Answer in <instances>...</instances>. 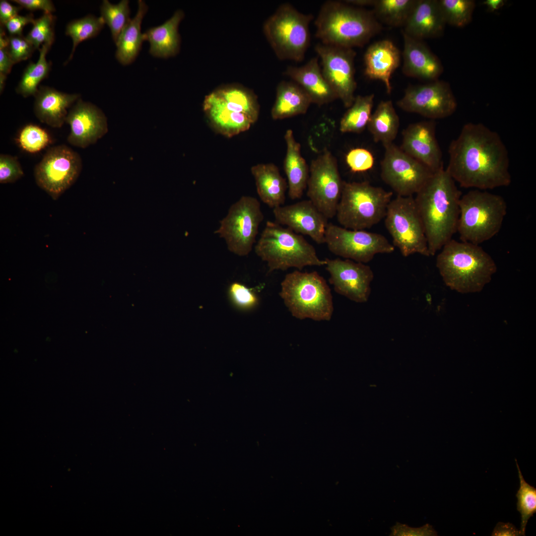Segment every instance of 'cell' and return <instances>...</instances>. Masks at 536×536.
<instances>
[{
  "label": "cell",
  "instance_id": "obj_33",
  "mask_svg": "<svg viewBox=\"0 0 536 536\" xmlns=\"http://www.w3.org/2000/svg\"><path fill=\"white\" fill-rule=\"evenodd\" d=\"M400 126L399 117L391 100L381 101L372 113L367 128L376 142L393 143Z\"/></svg>",
  "mask_w": 536,
  "mask_h": 536
},
{
  "label": "cell",
  "instance_id": "obj_8",
  "mask_svg": "<svg viewBox=\"0 0 536 536\" xmlns=\"http://www.w3.org/2000/svg\"><path fill=\"white\" fill-rule=\"evenodd\" d=\"M393 193L366 181H343L335 213L341 226L365 230L385 218Z\"/></svg>",
  "mask_w": 536,
  "mask_h": 536
},
{
  "label": "cell",
  "instance_id": "obj_19",
  "mask_svg": "<svg viewBox=\"0 0 536 536\" xmlns=\"http://www.w3.org/2000/svg\"><path fill=\"white\" fill-rule=\"evenodd\" d=\"M434 120L408 126L402 132L400 148L434 173L444 168L442 153L436 136Z\"/></svg>",
  "mask_w": 536,
  "mask_h": 536
},
{
  "label": "cell",
  "instance_id": "obj_43",
  "mask_svg": "<svg viewBox=\"0 0 536 536\" xmlns=\"http://www.w3.org/2000/svg\"><path fill=\"white\" fill-rule=\"evenodd\" d=\"M55 19L52 13H44L41 17L35 19L31 30L25 38L35 49L39 50L40 46L44 44L51 46L53 44Z\"/></svg>",
  "mask_w": 536,
  "mask_h": 536
},
{
  "label": "cell",
  "instance_id": "obj_1",
  "mask_svg": "<svg viewBox=\"0 0 536 536\" xmlns=\"http://www.w3.org/2000/svg\"><path fill=\"white\" fill-rule=\"evenodd\" d=\"M448 153L446 170L461 187L486 191L512 182L506 146L499 134L482 123L465 124Z\"/></svg>",
  "mask_w": 536,
  "mask_h": 536
},
{
  "label": "cell",
  "instance_id": "obj_40",
  "mask_svg": "<svg viewBox=\"0 0 536 536\" xmlns=\"http://www.w3.org/2000/svg\"><path fill=\"white\" fill-rule=\"evenodd\" d=\"M446 24L463 27L472 19L475 3L473 0H438Z\"/></svg>",
  "mask_w": 536,
  "mask_h": 536
},
{
  "label": "cell",
  "instance_id": "obj_9",
  "mask_svg": "<svg viewBox=\"0 0 536 536\" xmlns=\"http://www.w3.org/2000/svg\"><path fill=\"white\" fill-rule=\"evenodd\" d=\"M313 18L285 3L267 19L264 33L278 59L296 62L304 60L310 44L309 24Z\"/></svg>",
  "mask_w": 536,
  "mask_h": 536
},
{
  "label": "cell",
  "instance_id": "obj_26",
  "mask_svg": "<svg viewBox=\"0 0 536 536\" xmlns=\"http://www.w3.org/2000/svg\"><path fill=\"white\" fill-rule=\"evenodd\" d=\"M284 73L303 88L312 103L322 106L338 99L323 75L317 57L301 67L289 66Z\"/></svg>",
  "mask_w": 536,
  "mask_h": 536
},
{
  "label": "cell",
  "instance_id": "obj_30",
  "mask_svg": "<svg viewBox=\"0 0 536 536\" xmlns=\"http://www.w3.org/2000/svg\"><path fill=\"white\" fill-rule=\"evenodd\" d=\"M184 16L182 10H176L162 24L150 28L143 34L150 44L149 53L155 57L167 58L175 56L180 49L179 25Z\"/></svg>",
  "mask_w": 536,
  "mask_h": 536
},
{
  "label": "cell",
  "instance_id": "obj_14",
  "mask_svg": "<svg viewBox=\"0 0 536 536\" xmlns=\"http://www.w3.org/2000/svg\"><path fill=\"white\" fill-rule=\"evenodd\" d=\"M381 177L397 196L416 194L434 174L427 166L392 143L384 146Z\"/></svg>",
  "mask_w": 536,
  "mask_h": 536
},
{
  "label": "cell",
  "instance_id": "obj_37",
  "mask_svg": "<svg viewBox=\"0 0 536 536\" xmlns=\"http://www.w3.org/2000/svg\"><path fill=\"white\" fill-rule=\"evenodd\" d=\"M416 0H375L373 12L378 20L391 26H403Z\"/></svg>",
  "mask_w": 536,
  "mask_h": 536
},
{
  "label": "cell",
  "instance_id": "obj_28",
  "mask_svg": "<svg viewBox=\"0 0 536 536\" xmlns=\"http://www.w3.org/2000/svg\"><path fill=\"white\" fill-rule=\"evenodd\" d=\"M251 172L263 202L273 209L283 205L288 184L278 168L273 163H260L253 166Z\"/></svg>",
  "mask_w": 536,
  "mask_h": 536
},
{
  "label": "cell",
  "instance_id": "obj_38",
  "mask_svg": "<svg viewBox=\"0 0 536 536\" xmlns=\"http://www.w3.org/2000/svg\"><path fill=\"white\" fill-rule=\"evenodd\" d=\"M103 18L88 14L81 18L69 22L66 26L65 34L70 37L72 41L71 52L67 62L72 58L78 45L83 41L96 37L103 28Z\"/></svg>",
  "mask_w": 536,
  "mask_h": 536
},
{
  "label": "cell",
  "instance_id": "obj_27",
  "mask_svg": "<svg viewBox=\"0 0 536 536\" xmlns=\"http://www.w3.org/2000/svg\"><path fill=\"white\" fill-rule=\"evenodd\" d=\"M202 107L211 128L227 137L248 130L253 124L245 114L228 109L213 91L205 96Z\"/></svg>",
  "mask_w": 536,
  "mask_h": 536
},
{
  "label": "cell",
  "instance_id": "obj_42",
  "mask_svg": "<svg viewBox=\"0 0 536 536\" xmlns=\"http://www.w3.org/2000/svg\"><path fill=\"white\" fill-rule=\"evenodd\" d=\"M48 132L36 125L28 124L19 131L17 137L19 146L25 151L35 153L46 147L51 143Z\"/></svg>",
  "mask_w": 536,
  "mask_h": 536
},
{
  "label": "cell",
  "instance_id": "obj_54",
  "mask_svg": "<svg viewBox=\"0 0 536 536\" xmlns=\"http://www.w3.org/2000/svg\"><path fill=\"white\" fill-rule=\"evenodd\" d=\"M504 0H485L483 4L486 5L490 12H493L501 8L505 3Z\"/></svg>",
  "mask_w": 536,
  "mask_h": 536
},
{
  "label": "cell",
  "instance_id": "obj_49",
  "mask_svg": "<svg viewBox=\"0 0 536 536\" xmlns=\"http://www.w3.org/2000/svg\"><path fill=\"white\" fill-rule=\"evenodd\" d=\"M391 536H436L437 532L432 526L426 524L419 528H412L399 522L391 528Z\"/></svg>",
  "mask_w": 536,
  "mask_h": 536
},
{
  "label": "cell",
  "instance_id": "obj_5",
  "mask_svg": "<svg viewBox=\"0 0 536 536\" xmlns=\"http://www.w3.org/2000/svg\"><path fill=\"white\" fill-rule=\"evenodd\" d=\"M256 255L267 263L268 272L307 266H325L315 247L303 235L276 222L267 221L254 246Z\"/></svg>",
  "mask_w": 536,
  "mask_h": 536
},
{
  "label": "cell",
  "instance_id": "obj_44",
  "mask_svg": "<svg viewBox=\"0 0 536 536\" xmlns=\"http://www.w3.org/2000/svg\"><path fill=\"white\" fill-rule=\"evenodd\" d=\"M228 292L231 301L239 309L249 310L258 305L259 299L254 290L242 283H232Z\"/></svg>",
  "mask_w": 536,
  "mask_h": 536
},
{
  "label": "cell",
  "instance_id": "obj_20",
  "mask_svg": "<svg viewBox=\"0 0 536 536\" xmlns=\"http://www.w3.org/2000/svg\"><path fill=\"white\" fill-rule=\"evenodd\" d=\"M273 214L277 223L296 233L309 236L317 244L325 243L328 219L310 200L275 207Z\"/></svg>",
  "mask_w": 536,
  "mask_h": 536
},
{
  "label": "cell",
  "instance_id": "obj_31",
  "mask_svg": "<svg viewBox=\"0 0 536 536\" xmlns=\"http://www.w3.org/2000/svg\"><path fill=\"white\" fill-rule=\"evenodd\" d=\"M312 101L306 92L294 82L281 81L271 110L273 120H282L306 113Z\"/></svg>",
  "mask_w": 536,
  "mask_h": 536
},
{
  "label": "cell",
  "instance_id": "obj_16",
  "mask_svg": "<svg viewBox=\"0 0 536 536\" xmlns=\"http://www.w3.org/2000/svg\"><path fill=\"white\" fill-rule=\"evenodd\" d=\"M396 104L405 112L416 113L431 120L447 118L457 108V100L450 84L438 79L408 86Z\"/></svg>",
  "mask_w": 536,
  "mask_h": 536
},
{
  "label": "cell",
  "instance_id": "obj_4",
  "mask_svg": "<svg viewBox=\"0 0 536 536\" xmlns=\"http://www.w3.org/2000/svg\"><path fill=\"white\" fill-rule=\"evenodd\" d=\"M315 25L322 43L349 48L363 46L382 29L373 11L335 0L323 4Z\"/></svg>",
  "mask_w": 536,
  "mask_h": 536
},
{
  "label": "cell",
  "instance_id": "obj_6",
  "mask_svg": "<svg viewBox=\"0 0 536 536\" xmlns=\"http://www.w3.org/2000/svg\"><path fill=\"white\" fill-rule=\"evenodd\" d=\"M279 295L292 316L298 319L330 321L334 312L333 296L326 280L316 271L295 270L281 283Z\"/></svg>",
  "mask_w": 536,
  "mask_h": 536
},
{
  "label": "cell",
  "instance_id": "obj_50",
  "mask_svg": "<svg viewBox=\"0 0 536 536\" xmlns=\"http://www.w3.org/2000/svg\"><path fill=\"white\" fill-rule=\"evenodd\" d=\"M32 13L26 15H17L14 17L4 25V27L8 32L9 36H21L24 27L28 24H33L35 21Z\"/></svg>",
  "mask_w": 536,
  "mask_h": 536
},
{
  "label": "cell",
  "instance_id": "obj_52",
  "mask_svg": "<svg viewBox=\"0 0 536 536\" xmlns=\"http://www.w3.org/2000/svg\"><path fill=\"white\" fill-rule=\"evenodd\" d=\"M22 8L19 5L14 6L5 0L0 1V25H4L11 19L18 15L19 11Z\"/></svg>",
  "mask_w": 536,
  "mask_h": 536
},
{
  "label": "cell",
  "instance_id": "obj_24",
  "mask_svg": "<svg viewBox=\"0 0 536 536\" xmlns=\"http://www.w3.org/2000/svg\"><path fill=\"white\" fill-rule=\"evenodd\" d=\"M33 111L41 122L53 128L66 123L68 109L80 98L78 93H67L47 86H39L34 96Z\"/></svg>",
  "mask_w": 536,
  "mask_h": 536
},
{
  "label": "cell",
  "instance_id": "obj_2",
  "mask_svg": "<svg viewBox=\"0 0 536 536\" xmlns=\"http://www.w3.org/2000/svg\"><path fill=\"white\" fill-rule=\"evenodd\" d=\"M444 168L434 173L415 194L430 256H434L457 232L461 192Z\"/></svg>",
  "mask_w": 536,
  "mask_h": 536
},
{
  "label": "cell",
  "instance_id": "obj_12",
  "mask_svg": "<svg viewBox=\"0 0 536 536\" xmlns=\"http://www.w3.org/2000/svg\"><path fill=\"white\" fill-rule=\"evenodd\" d=\"M82 169L79 154L66 145L50 148L34 169L37 186L58 199L76 181Z\"/></svg>",
  "mask_w": 536,
  "mask_h": 536
},
{
  "label": "cell",
  "instance_id": "obj_18",
  "mask_svg": "<svg viewBox=\"0 0 536 536\" xmlns=\"http://www.w3.org/2000/svg\"><path fill=\"white\" fill-rule=\"evenodd\" d=\"M325 260L330 274L329 282L337 293L357 303L368 301L374 278L369 266L349 259Z\"/></svg>",
  "mask_w": 536,
  "mask_h": 536
},
{
  "label": "cell",
  "instance_id": "obj_23",
  "mask_svg": "<svg viewBox=\"0 0 536 536\" xmlns=\"http://www.w3.org/2000/svg\"><path fill=\"white\" fill-rule=\"evenodd\" d=\"M399 50L389 40L377 41L367 49L364 56V74L384 84L388 94L392 90L391 79L400 64Z\"/></svg>",
  "mask_w": 536,
  "mask_h": 536
},
{
  "label": "cell",
  "instance_id": "obj_53",
  "mask_svg": "<svg viewBox=\"0 0 536 536\" xmlns=\"http://www.w3.org/2000/svg\"><path fill=\"white\" fill-rule=\"evenodd\" d=\"M491 536H521L520 531L510 523L498 522L496 525Z\"/></svg>",
  "mask_w": 536,
  "mask_h": 536
},
{
  "label": "cell",
  "instance_id": "obj_41",
  "mask_svg": "<svg viewBox=\"0 0 536 536\" xmlns=\"http://www.w3.org/2000/svg\"><path fill=\"white\" fill-rule=\"evenodd\" d=\"M520 480V487L516 495L517 498V509L521 514V536H525L527 524L529 519L536 513V488L525 480L515 459Z\"/></svg>",
  "mask_w": 536,
  "mask_h": 536
},
{
  "label": "cell",
  "instance_id": "obj_32",
  "mask_svg": "<svg viewBox=\"0 0 536 536\" xmlns=\"http://www.w3.org/2000/svg\"><path fill=\"white\" fill-rule=\"evenodd\" d=\"M137 3L135 15L131 19L116 43V58L123 65H129L134 61L144 41L143 34L141 32V24L148 7L142 0H138Z\"/></svg>",
  "mask_w": 536,
  "mask_h": 536
},
{
  "label": "cell",
  "instance_id": "obj_36",
  "mask_svg": "<svg viewBox=\"0 0 536 536\" xmlns=\"http://www.w3.org/2000/svg\"><path fill=\"white\" fill-rule=\"evenodd\" d=\"M374 94L357 95L342 116L339 130L343 133H360L367 126L372 114Z\"/></svg>",
  "mask_w": 536,
  "mask_h": 536
},
{
  "label": "cell",
  "instance_id": "obj_39",
  "mask_svg": "<svg viewBox=\"0 0 536 536\" xmlns=\"http://www.w3.org/2000/svg\"><path fill=\"white\" fill-rule=\"evenodd\" d=\"M129 3L128 0H122L116 4L104 0L101 5L100 16L109 27L115 44L131 20Z\"/></svg>",
  "mask_w": 536,
  "mask_h": 536
},
{
  "label": "cell",
  "instance_id": "obj_13",
  "mask_svg": "<svg viewBox=\"0 0 536 536\" xmlns=\"http://www.w3.org/2000/svg\"><path fill=\"white\" fill-rule=\"evenodd\" d=\"M325 243L333 254L366 264L378 254H390L395 247L384 235L365 230H351L328 224Z\"/></svg>",
  "mask_w": 536,
  "mask_h": 536
},
{
  "label": "cell",
  "instance_id": "obj_25",
  "mask_svg": "<svg viewBox=\"0 0 536 536\" xmlns=\"http://www.w3.org/2000/svg\"><path fill=\"white\" fill-rule=\"evenodd\" d=\"M446 24L438 0H416L402 31L422 40L441 36Z\"/></svg>",
  "mask_w": 536,
  "mask_h": 536
},
{
  "label": "cell",
  "instance_id": "obj_46",
  "mask_svg": "<svg viewBox=\"0 0 536 536\" xmlns=\"http://www.w3.org/2000/svg\"><path fill=\"white\" fill-rule=\"evenodd\" d=\"M24 175V172L17 158L9 154L0 155V183H12Z\"/></svg>",
  "mask_w": 536,
  "mask_h": 536
},
{
  "label": "cell",
  "instance_id": "obj_34",
  "mask_svg": "<svg viewBox=\"0 0 536 536\" xmlns=\"http://www.w3.org/2000/svg\"><path fill=\"white\" fill-rule=\"evenodd\" d=\"M213 92L231 110L246 115L253 124L258 119L260 106L256 95L251 90L238 85H226Z\"/></svg>",
  "mask_w": 536,
  "mask_h": 536
},
{
  "label": "cell",
  "instance_id": "obj_45",
  "mask_svg": "<svg viewBox=\"0 0 536 536\" xmlns=\"http://www.w3.org/2000/svg\"><path fill=\"white\" fill-rule=\"evenodd\" d=\"M345 161L350 170L357 173L366 172L372 169L375 160L369 150L358 147L351 149L347 152Z\"/></svg>",
  "mask_w": 536,
  "mask_h": 536
},
{
  "label": "cell",
  "instance_id": "obj_48",
  "mask_svg": "<svg viewBox=\"0 0 536 536\" xmlns=\"http://www.w3.org/2000/svg\"><path fill=\"white\" fill-rule=\"evenodd\" d=\"M8 37L5 34L4 27L0 25V93L4 89L6 77L14 64L8 50Z\"/></svg>",
  "mask_w": 536,
  "mask_h": 536
},
{
  "label": "cell",
  "instance_id": "obj_15",
  "mask_svg": "<svg viewBox=\"0 0 536 536\" xmlns=\"http://www.w3.org/2000/svg\"><path fill=\"white\" fill-rule=\"evenodd\" d=\"M342 184L336 159L325 149L311 163L307 195L309 200L328 219L335 216Z\"/></svg>",
  "mask_w": 536,
  "mask_h": 536
},
{
  "label": "cell",
  "instance_id": "obj_21",
  "mask_svg": "<svg viewBox=\"0 0 536 536\" xmlns=\"http://www.w3.org/2000/svg\"><path fill=\"white\" fill-rule=\"evenodd\" d=\"M66 123L70 126L69 143L85 148L95 143L108 131L107 119L96 106L79 98L68 111Z\"/></svg>",
  "mask_w": 536,
  "mask_h": 536
},
{
  "label": "cell",
  "instance_id": "obj_10",
  "mask_svg": "<svg viewBox=\"0 0 536 536\" xmlns=\"http://www.w3.org/2000/svg\"><path fill=\"white\" fill-rule=\"evenodd\" d=\"M393 245L404 257L430 256L424 226L413 196H397L389 202L385 216Z\"/></svg>",
  "mask_w": 536,
  "mask_h": 536
},
{
  "label": "cell",
  "instance_id": "obj_22",
  "mask_svg": "<svg viewBox=\"0 0 536 536\" xmlns=\"http://www.w3.org/2000/svg\"><path fill=\"white\" fill-rule=\"evenodd\" d=\"M403 40L402 71L405 75L430 82L436 80L443 71L438 58L422 41L402 31Z\"/></svg>",
  "mask_w": 536,
  "mask_h": 536
},
{
  "label": "cell",
  "instance_id": "obj_35",
  "mask_svg": "<svg viewBox=\"0 0 536 536\" xmlns=\"http://www.w3.org/2000/svg\"><path fill=\"white\" fill-rule=\"evenodd\" d=\"M51 47L48 44L42 45L39 49L38 60L27 65L15 89L18 94L24 98L35 95L40 83L48 76L51 69V63L46 59Z\"/></svg>",
  "mask_w": 536,
  "mask_h": 536
},
{
  "label": "cell",
  "instance_id": "obj_3",
  "mask_svg": "<svg viewBox=\"0 0 536 536\" xmlns=\"http://www.w3.org/2000/svg\"><path fill=\"white\" fill-rule=\"evenodd\" d=\"M441 250L436 267L445 284L458 292L481 291L497 270L493 259L478 245L452 239Z\"/></svg>",
  "mask_w": 536,
  "mask_h": 536
},
{
  "label": "cell",
  "instance_id": "obj_7",
  "mask_svg": "<svg viewBox=\"0 0 536 536\" xmlns=\"http://www.w3.org/2000/svg\"><path fill=\"white\" fill-rule=\"evenodd\" d=\"M507 206L501 196L475 189L462 195L457 232L461 241L479 245L500 230Z\"/></svg>",
  "mask_w": 536,
  "mask_h": 536
},
{
  "label": "cell",
  "instance_id": "obj_17",
  "mask_svg": "<svg viewBox=\"0 0 536 536\" xmlns=\"http://www.w3.org/2000/svg\"><path fill=\"white\" fill-rule=\"evenodd\" d=\"M315 50L321 59L322 72L325 78L345 108L352 104L357 87L355 79L353 48L317 44Z\"/></svg>",
  "mask_w": 536,
  "mask_h": 536
},
{
  "label": "cell",
  "instance_id": "obj_29",
  "mask_svg": "<svg viewBox=\"0 0 536 536\" xmlns=\"http://www.w3.org/2000/svg\"><path fill=\"white\" fill-rule=\"evenodd\" d=\"M284 139L286 152L283 167L286 174L289 197L300 199L307 188L309 168L301 154V145L295 139L291 129L286 131Z\"/></svg>",
  "mask_w": 536,
  "mask_h": 536
},
{
  "label": "cell",
  "instance_id": "obj_51",
  "mask_svg": "<svg viewBox=\"0 0 536 536\" xmlns=\"http://www.w3.org/2000/svg\"><path fill=\"white\" fill-rule=\"evenodd\" d=\"M11 1L30 11L40 10L44 13H52L56 10L53 2L50 0H13Z\"/></svg>",
  "mask_w": 536,
  "mask_h": 536
},
{
  "label": "cell",
  "instance_id": "obj_47",
  "mask_svg": "<svg viewBox=\"0 0 536 536\" xmlns=\"http://www.w3.org/2000/svg\"><path fill=\"white\" fill-rule=\"evenodd\" d=\"M8 50L14 64L29 59L34 50V46L23 36H9Z\"/></svg>",
  "mask_w": 536,
  "mask_h": 536
},
{
  "label": "cell",
  "instance_id": "obj_11",
  "mask_svg": "<svg viewBox=\"0 0 536 536\" xmlns=\"http://www.w3.org/2000/svg\"><path fill=\"white\" fill-rule=\"evenodd\" d=\"M264 218L259 201L244 196L230 206L214 233L224 240L230 252L245 256L253 250Z\"/></svg>",
  "mask_w": 536,
  "mask_h": 536
},
{
  "label": "cell",
  "instance_id": "obj_55",
  "mask_svg": "<svg viewBox=\"0 0 536 536\" xmlns=\"http://www.w3.org/2000/svg\"><path fill=\"white\" fill-rule=\"evenodd\" d=\"M345 2L352 5L353 6H373L375 0H345Z\"/></svg>",
  "mask_w": 536,
  "mask_h": 536
}]
</instances>
